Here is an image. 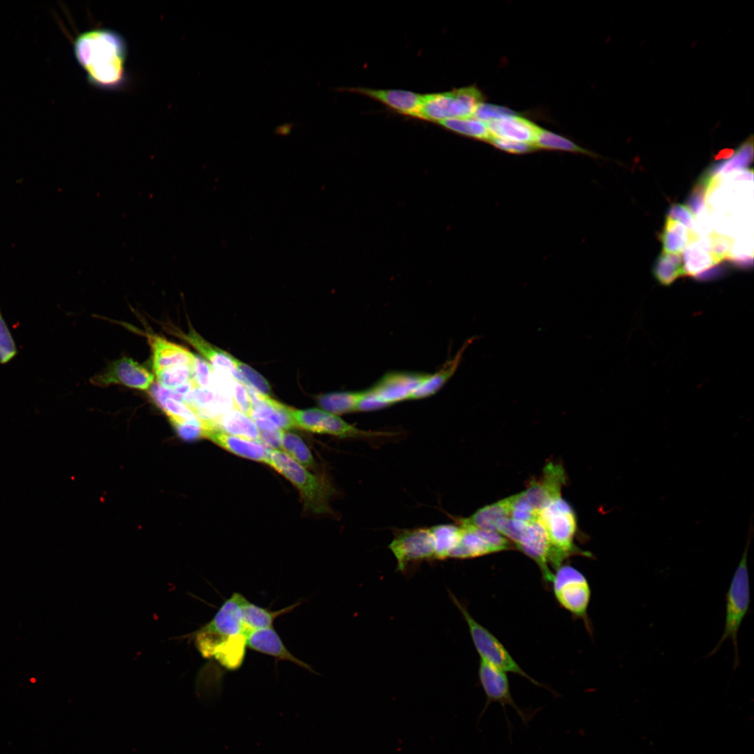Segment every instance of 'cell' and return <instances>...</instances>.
<instances>
[{
    "label": "cell",
    "mask_w": 754,
    "mask_h": 754,
    "mask_svg": "<svg viewBox=\"0 0 754 754\" xmlns=\"http://www.w3.org/2000/svg\"><path fill=\"white\" fill-rule=\"evenodd\" d=\"M17 354L15 340L0 310V364L8 363Z\"/></svg>",
    "instance_id": "obj_40"
},
{
    "label": "cell",
    "mask_w": 754,
    "mask_h": 754,
    "mask_svg": "<svg viewBox=\"0 0 754 754\" xmlns=\"http://www.w3.org/2000/svg\"><path fill=\"white\" fill-rule=\"evenodd\" d=\"M437 124L452 132L476 140L488 142L491 138L487 123L474 117L445 119Z\"/></svg>",
    "instance_id": "obj_32"
},
{
    "label": "cell",
    "mask_w": 754,
    "mask_h": 754,
    "mask_svg": "<svg viewBox=\"0 0 754 754\" xmlns=\"http://www.w3.org/2000/svg\"><path fill=\"white\" fill-rule=\"evenodd\" d=\"M534 146L536 149L563 151L593 156V153L576 145L568 138L541 128Z\"/></svg>",
    "instance_id": "obj_34"
},
{
    "label": "cell",
    "mask_w": 754,
    "mask_h": 754,
    "mask_svg": "<svg viewBox=\"0 0 754 754\" xmlns=\"http://www.w3.org/2000/svg\"><path fill=\"white\" fill-rule=\"evenodd\" d=\"M516 546L538 564L544 580L550 583L554 574L549 566L550 544L547 532L538 518L528 523Z\"/></svg>",
    "instance_id": "obj_16"
},
{
    "label": "cell",
    "mask_w": 754,
    "mask_h": 754,
    "mask_svg": "<svg viewBox=\"0 0 754 754\" xmlns=\"http://www.w3.org/2000/svg\"><path fill=\"white\" fill-rule=\"evenodd\" d=\"M511 496L485 506L462 522L478 528L497 531L499 523L510 517Z\"/></svg>",
    "instance_id": "obj_27"
},
{
    "label": "cell",
    "mask_w": 754,
    "mask_h": 754,
    "mask_svg": "<svg viewBox=\"0 0 754 754\" xmlns=\"http://www.w3.org/2000/svg\"><path fill=\"white\" fill-rule=\"evenodd\" d=\"M203 437L239 457L266 464L269 449L263 444L247 438L228 434L221 429L207 425L202 427Z\"/></svg>",
    "instance_id": "obj_17"
},
{
    "label": "cell",
    "mask_w": 754,
    "mask_h": 754,
    "mask_svg": "<svg viewBox=\"0 0 754 754\" xmlns=\"http://www.w3.org/2000/svg\"><path fill=\"white\" fill-rule=\"evenodd\" d=\"M428 376V374L423 373L390 372L367 390L385 408L393 404L409 400L412 393Z\"/></svg>",
    "instance_id": "obj_14"
},
{
    "label": "cell",
    "mask_w": 754,
    "mask_h": 754,
    "mask_svg": "<svg viewBox=\"0 0 754 754\" xmlns=\"http://www.w3.org/2000/svg\"><path fill=\"white\" fill-rule=\"evenodd\" d=\"M516 114V112L508 108L483 102L478 105L473 117L485 122H489Z\"/></svg>",
    "instance_id": "obj_42"
},
{
    "label": "cell",
    "mask_w": 754,
    "mask_h": 754,
    "mask_svg": "<svg viewBox=\"0 0 754 754\" xmlns=\"http://www.w3.org/2000/svg\"><path fill=\"white\" fill-rule=\"evenodd\" d=\"M232 381V404L235 408L250 417L253 404L251 397L244 383L233 378Z\"/></svg>",
    "instance_id": "obj_43"
},
{
    "label": "cell",
    "mask_w": 754,
    "mask_h": 754,
    "mask_svg": "<svg viewBox=\"0 0 754 754\" xmlns=\"http://www.w3.org/2000/svg\"><path fill=\"white\" fill-rule=\"evenodd\" d=\"M281 443L283 452L300 464L306 468L314 466L315 462L311 451L299 436L283 430Z\"/></svg>",
    "instance_id": "obj_35"
},
{
    "label": "cell",
    "mask_w": 754,
    "mask_h": 754,
    "mask_svg": "<svg viewBox=\"0 0 754 754\" xmlns=\"http://www.w3.org/2000/svg\"><path fill=\"white\" fill-rule=\"evenodd\" d=\"M154 380V376L142 365L131 358L122 357L112 362L103 371L92 377L90 381L100 387L119 384L147 390L153 385Z\"/></svg>",
    "instance_id": "obj_13"
},
{
    "label": "cell",
    "mask_w": 754,
    "mask_h": 754,
    "mask_svg": "<svg viewBox=\"0 0 754 754\" xmlns=\"http://www.w3.org/2000/svg\"><path fill=\"white\" fill-rule=\"evenodd\" d=\"M752 145L751 140L746 142L730 160L726 161V163L716 165V167L714 166L706 174L712 177L714 176L715 173L720 172L722 173H725L734 170H742L743 168H746L752 161Z\"/></svg>",
    "instance_id": "obj_37"
},
{
    "label": "cell",
    "mask_w": 754,
    "mask_h": 754,
    "mask_svg": "<svg viewBox=\"0 0 754 754\" xmlns=\"http://www.w3.org/2000/svg\"><path fill=\"white\" fill-rule=\"evenodd\" d=\"M192 369L193 380L197 386L212 391L214 387L212 367L205 360L194 354Z\"/></svg>",
    "instance_id": "obj_39"
},
{
    "label": "cell",
    "mask_w": 754,
    "mask_h": 754,
    "mask_svg": "<svg viewBox=\"0 0 754 754\" xmlns=\"http://www.w3.org/2000/svg\"><path fill=\"white\" fill-rule=\"evenodd\" d=\"M266 464L288 479L300 491L304 508L314 514H330L334 489L323 478L309 472L281 450L269 449Z\"/></svg>",
    "instance_id": "obj_2"
},
{
    "label": "cell",
    "mask_w": 754,
    "mask_h": 754,
    "mask_svg": "<svg viewBox=\"0 0 754 754\" xmlns=\"http://www.w3.org/2000/svg\"><path fill=\"white\" fill-rule=\"evenodd\" d=\"M527 524L526 522L508 517L499 523L497 532L508 538L517 545L522 537Z\"/></svg>",
    "instance_id": "obj_44"
},
{
    "label": "cell",
    "mask_w": 754,
    "mask_h": 754,
    "mask_svg": "<svg viewBox=\"0 0 754 754\" xmlns=\"http://www.w3.org/2000/svg\"><path fill=\"white\" fill-rule=\"evenodd\" d=\"M205 421L228 434L261 443L260 431L255 422L235 408L226 411L212 420Z\"/></svg>",
    "instance_id": "obj_24"
},
{
    "label": "cell",
    "mask_w": 754,
    "mask_h": 754,
    "mask_svg": "<svg viewBox=\"0 0 754 754\" xmlns=\"http://www.w3.org/2000/svg\"><path fill=\"white\" fill-rule=\"evenodd\" d=\"M433 539L435 559L449 558L459 544L461 528L453 524H439L429 528Z\"/></svg>",
    "instance_id": "obj_31"
},
{
    "label": "cell",
    "mask_w": 754,
    "mask_h": 754,
    "mask_svg": "<svg viewBox=\"0 0 754 754\" xmlns=\"http://www.w3.org/2000/svg\"><path fill=\"white\" fill-rule=\"evenodd\" d=\"M295 126L294 123H284L280 126H276L274 132L277 135H288L290 133L293 127Z\"/></svg>",
    "instance_id": "obj_51"
},
{
    "label": "cell",
    "mask_w": 754,
    "mask_h": 754,
    "mask_svg": "<svg viewBox=\"0 0 754 754\" xmlns=\"http://www.w3.org/2000/svg\"><path fill=\"white\" fill-rule=\"evenodd\" d=\"M695 186L688 200L690 212L697 214L703 207L705 194L710 186L709 182L702 177Z\"/></svg>",
    "instance_id": "obj_47"
},
{
    "label": "cell",
    "mask_w": 754,
    "mask_h": 754,
    "mask_svg": "<svg viewBox=\"0 0 754 754\" xmlns=\"http://www.w3.org/2000/svg\"><path fill=\"white\" fill-rule=\"evenodd\" d=\"M752 517L753 515L751 516L746 543L741 560L726 593V613L723 633L716 646L707 656L709 657L716 653L723 643L730 638L732 642L734 651V669L737 668L739 665L738 632L748 612L750 605V584L747 560L754 531Z\"/></svg>",
    "instance_id": "obj_3"
},
{
    "label": "cell",
    "mask_w": 754,
    "mask_h": 754,
    "mask_svg": "<svg viewBox=\"0 0 754 754\" xmlns=\"http://www.w3.org/2000/svg\"><path fill=\"white\" fill-rule=\"evenodd\" d=\"M487 123L491 137L533 145L541 129L529 119L517 114Z\"/></svg>",
    "instance_id": "obj_20"
},
{
    "label": "cell",
    "mask_w": 754,
    "mask_h": 754,
    "mask_svg": "<svg viewBox=\"0 0 754 754\" xmlns=\"http://www.w3.org/2000/svg\"><path fill=\"white\" fill-rule=\"evenodd\" d=\"M364 95L381 103L391 110L414 118L422 104L424 94L403 89H378L364 87L337 88Z\"/></svg>",
    "instance_id": "obj_15"
},
{
    "label": "cell",
    "mask_w": 754,
    "mask_h": 754,
    "mask_svg": "<svg viewBox=\"0 0 754 754\" xmlns=\"http://www.w3.org/2000/svg\"><path fill=\"white\" fill-rule=\"evenodd\" d=\"M550 544L549 563L556 569L571 554L580 553L573 544L576 518L571 506L561 496L552 499L538 513Z\"/></svg>",
    "instance_id": "obj_4"
},
{
    "label": "cell",
    "mask_w": 754,
    "mask_h": 754,
    "mask_svg": "<svg viewBox=\"0 0 754 754\" xmlns=\"http://www.w3.org/2000/svg\"><path fill=\"white\" fill-rule=\"evenodd\" d=\"M723 273V268L720 267H716L715 268L708 269L697 274L695 277L699 280H709L716 279L720 276Z\"/></svg>",
    "instance_id": "obj_50"
},
{
    "label": "cell",
    "mask_w": 754,
    "mask_h": 754,
    "mask_svg": "<svg viewBox=\"0 0 754 754\" xmlns=\"http://www.w3.org/2000/svg\"><path fill=\"white\" fill-rule=\"evenodd\" d=\"M246 647L277 658L292 662L309 671H313L309 665L298 659L286 648L280 636L272 628L254 630L246 636Z\"/></svg>",
    "instance_id": "obj_19"
},
{
    "label": "cell",
    "mask_w": 754,
    "mask_h": 754,
    "mask_svg": "<svg viewBox=\"0 0 754 754\" xmlns=\"http://www.w3.org/2000/svg\"><path fill=\"white\" fill-rule=\"evenodd\" d=\"M461 536L449 558L471 559L508 549V540L497 531L478 528L460 521Z\"/></svg>",
    "instance_id": "obj_12"
},
{
    "label": "cell",
    "mask_w": 754,
    "mask_h": 754,
    "mask_svg": "<svg viewBox=\"0 0 754 754\" xmlns=\"http://www.w3.org/2000/svg\"><path fill=\"white\" fill-rule=\"evenodd\" d=\"M73 54L89 83L104 90H119L128 82L127 44L124 37L108 28L85 31L75 38Z\"/></svg>",
    "instance_id": "obj_1"
},
{
    "label": "cell",
    "mask_w": 754,
    "mask_h": 754,
    "mask_svg": "<svg viewBox=\"0 0 754 754\" xmlns=\"http://www.w3.org/2000/svg\"><path fill=\"white\" fill-rule=\"evenodd\" d=\"M564 481L565 474L562 466L550 463L544 468L542 479L538 482H532L530 487L522 494L538 513L549 501L561 496L560 491Z\"/></svg>",
    "instance_id": "obj_18"
},
{
    "label": "cell",
    "mask_w": 754,
    "mask_h": 754,
    "mask_svg": "<svg viewBox=\"0 0 754 754\" xmlns=\"http://www.w3.org/2000/svg\"><path fill=\"white\" fill-rule=\"evenodd\" d=\"M684 250L683 263L685 274L695 276L718 264L711 253L707 240H699L697 237Z\"/></svg>",
    "instance_id": "obj_28"
},
{
    "label": "cell",
    "mask_w": 754,
    "mask_h": 754,
    "mask_svg": "<svg viewBox=\"0 0 754 754\" xmlns=\"http://www.w3.org/2000/svg\"><path fill=\"white\" fill-rule=\"evenodd\" d=\"M152 352L154 371L175 366L192 365L193 355L186 348L153 334H146Z\"/></svg>",
    "instance_id": "obj_21"
},
{
    "label": "cell",
    "mask_w": 754,
    "mask_h": 754,
    "mask_svg": "<svg viewBox=\"0 0 754 754\" xmlns=\"http://www.w3.org/2000/svg\"><path fill=\"white\" fill-rule=\"evenodd\" d=\"M668 218H670L674 221H677L689 230H693L694 226V219L693 213L686 206L681 204H674L671 206L668 212Z\"/></svg>",
    "instance_id": "obj_49"
},
{
    "label": "cell",
    "mask_w": 754,
    "mask_h": 754,
    "mask_svg": "<svg viewBox=\"0 0 754 754\" xmlns=\"http://www.w3.org/2000/svg\"><path fill=\"white\" fill-rule=\"evenodd\" d=\"M697 237L682 223L667 217L660 240L665 253L679 254Z\"/></svg>",
    "instance_id": "obj_29"
},
{
    "label": "cell",
    "mask_w": 754,
    "mask_h": 754,
    "mask_svg": "<svg viewBox=\"0 0 754 754\" xmlns=\"http://www.w3.org/2000/svg\"><path fill=\"white\" fill-rule=\"evenodd\" d=\"M472 342V339L466 341L456 355L447 361L443 366L434 374H429L411 395L410 399H421L435 394L454 375L462 358L467 346Z\"/></svg>",
    "instance_id": "obj_25"
},
{
    "label": "cell",
    "mask_w": 754,
    "mask_h": 754,
    "mask_svg": "<svg viewBox=\"0 0 754 754\" xmlns=\"http://www.w3.org/2000/svg\"><path fill=\"white\" fill-rule=\"evenodd\" d=\"M295 603L277 611H270L249 602L244 596L240 603V613L245 635L252 630L272 628L274 620L299 605Z\"/></svg>",
    "instance_id": "obj_26"
},
{
    "label": "cell",
    "mask_w": 754,
    "mask_h": 754,
    "mask_svg": "<svg viewBox=\"0 0 754 754\" xmlns=\"http://www.w3.org/2000/svg\"><path fill=\"white\" fill-rule=\"evenodd\" d=\"M233 361L237 372L242 377V383L251 386L256 390L268 394L270 386L266 379L249 365L233 357Z\"/></svg>",
    "instance_id": "obj_38"
},
{
    "label": "cell",
    "mask_w": 754,
    "mask_h": 754,
    "mask_svg": "<svg viewBox=\"0 0 754 754\" xmlns=\"http://www.w3.org/2000/svg\"><path fill=\"white\" fill-rule=\"evenodd\" d=\"M177 435L185 441H193L203 437L200 423H183L173 424Z\"/></svg>",
    "instance_id": "obj_48"
},
{
    "label": "cell",
    "mask_w": 754,
    "mask_h": 754,
    "mask_svg": "<svg viewBox=\"0 0 754 754\" xmlns=\"http://www.w3.org/2000/svg\"><path fill=\"white\" fill-rule=\"evenodd\" d=\"M295 427L319 434L343 438H372L385 436V432L365 431L346 422L338 415L319 408L297 410L291 408Z\"/></svg>",
    "instance_id": "obj_9"
},
{
    "label": "cell",
    "mask_w": 754,
    "mask_h": 754,
    "mask_svg": "<svg viewBox=\"0 0 754 754\" xmlns=\"http://www.w3.org/2000/svg\"><path fill=\"white\" fill-rule=\"evenodd\" d=\"M158 384L173 390L193 378L192 365H181L154 371Z\"/></svg>",
    "instance_id": "obj_36"
},
{
    "label": "cell",
    "mask_w": 754,
    "mask_h": 754,
    "mask_svg": "<svg viewBox=\"0 0 754 754\" xmlns=\"http://www.w3.org/2000/svg\"><path fill=\"white\" fill-rule=\"evenodd\" d=\"M149 392L154 401L167 415L172 424L187 422L200 423L195 412L187 404L180 401L172 391L156 384L154 385Z\"/></svg>",
    "instance_id": "obj_23"
},
{
    "label": "cell",
    "mask_w": 754,
    "mask_h": 754,
    "mask_svg": "<svg viewBox=\"0 0 754 754\" xmlns=\"http://www.w3.org/2000/svg\"><path fill=\"white\" fill-rule=\"evenodd\" d=\"M178 335L200 352L217 372L223 375L225 374L237 380L239 378L232 355L212 346L193 328H191L187 334Z\"/></svg>",
    "instance_id": "obj_22"
},
{
    "label": "cell",
    "mask_w": 754,
    "mask_h": 754,
    "mask_svg": "<svg viewBox=\"0 0 754 754\" xmlns=\"http://www.w3.org/2000/svg\"><path fill=\"white\" fill-rule=\"evenodd\" d=\"M550 583L558 603L571 614L582 619L591 630L587 614L591 589L582 572L572 566L561 565L555 570Z\"/></svg>",
    "instance_id": "obj_8"
},
{
    "label": "cell",
    "mask_w": 754,
    "mask_h": 754,
    "mask_svg": "<svg viewBox=\"0 0 754 754\" xmlns=\"http://www.w3.org/2000/svg\"><path fill=\"white\" fill-rule=\"evenodd\" d=\"M244 596L234 592L220 607L213 619L198 630L195 643L203 657L212 658L227 642L244 634L240 613Z\"/></svg>",
    "instance_id": "obj_5"
},
{
    "label": "cell",
    "mask_w": 754,
    "mask_h": 754,
    "mask_svg": "<svg viewBox=\"0 0 754 754\" xmlns=\"http://www.w3.org/2000/svg\"><path fill=\"white\" fill-rule=\"evenodd\" d=\"M653 274L662 285L669 286L685 274L683 263L679 254L662 253L653 265Z\"/></svg>",
    "instance_id": "obj_33"
},
{
    "label": "cell",
    "mask_w": 754,
    "mask_h": 754,
    "mask_svg": "<svg viewBox=\"0 0 754 754\" xmlns=\"http://www.w3.org/2000/svg\"><path fill=\"white\" fill-rule=\"evenodd\" d=\"M397 561V570L403 572L411 563L435 559L429 528L399 531L388 546Z\"/></svg>",
    "instance_id": "obj_11"
},
{
    "label": "cell",
    "mask_w": 754,
    "mask_h": 754,
    "mask_svg": "<svg viewBox=\"0 0 754 754\" xmlns=\"http://www.w3.org/2000/svg\"><path fill=\"white\" fill-rule=\"evenodd\" d=\"M478 677L486 696V702L480 714V718L493 702H497L502 706L505 716V706L513 708L524 725H527L537 713V711L531 713V711L524 710L517 705L511 695L505 672L480 660Z\"/></svg>",
    "instance_id": "obj_10"
},
{
    "label": "cell",
    "mask_w": 754,
    "mask_h": 754,
    "mask_svg": "<svg viewBox=\"0 0 754 754\" xmlns=\"http://www.w3.org/2000/svg\"><path fill=\"white\" fill-rule=\"evenodd\" d=\"M364 390L327 393L319 396L318 403L324 411L336 415L353 413L357 411Z\"/></svg>",
    "instance_id": "obj_30"
},
{
    "label": "cell",
    "mask_w": 754,
    "mask_h": 754,
    "mask_svg": "<svg viewBox=\"0 0 754 754\" xmlns=\"http://www.w3.org/2000/svg\"><path fill=\"white\" fill-rule=\"evenodd\" d=\"M707 242L711 253L717 263L730 257L732 240L727 237L713 233L709 235Z\"/></svg>",
    "instance_id": "obj_45"
},
{
    "label": "cell",
    "mask_w": 754,
    "mask_h": 754,
    "mask_svg": "<svg viewBox=\"0 0 754 754\" xmlns=\"http://www.w3.org/2000/svg\"><path fill=\"white\" fill-rule=\"evenodd\" d=\"M488 142L496 148L511 154H526L536 150L533 145L491 137Z\"/></svg>",
    "instance_id": "obj_46"
},
{
    "label": "cell",
    "mask_w": 754,
    "mask_h": 754,
    "mask_svg": "<svg viewBox=\"0 0 754 754\" xmlns=\"http://www.w3.org/2000/svg\"><path fill=\"white\" fill-rule=\"evenodd\" d=\"M483 100V94L475 85L424 94L414 118L437 124L445 119L473 117Z\"/></svg>",
    "instance_id": "obj_6"
},
{
    "label": "cell",
    "mask_w": 754,
    "mask_h": 754,
    "mask_svg": "<svg viewBox=\"0 0 754 754\" xmlns=\"http://www.w3.org/2000/svg\"><path fill=\"white\" fill-rule=\"evenodd\" d=\"M451 598L468 625L472 641L482 660L505 672L518 674L538 686L545 687L519 666L502 643L489 630L475 620L466 607L454 595L451 594Z\"/></svg>",
    "instance_id": "obj_7"
},
{
    "label": "cell",
    "mask_w": 754,
    "mask_h": 754,
    "mask_svg": "<svg viewBox=\"0 0 754 754\" xmlns=\"http://www.w3.org/2000/svg\"><path fill=\"white\" fill-rule=\"evenodd\" d=\"M510 517L526 523L537 519V513L522 492L511 496Z\"/></svg>",
    "instance_id": "obj_41"
}]
</instances>
